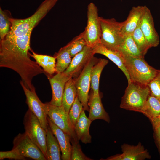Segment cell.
<instances>
[{"mask_svg":"<svg viewBox=\"0 0 160 160\" xmlns=\"http://www.w3.org/2000/svg\"><path fill=\"white\" fill-rule=\"evenodd\" d=\"M31 33L12 39H4L0 42V67L8 68L17 72L25 86L35 89L32 80L35 76L44 72L36 61L30 58Z\"/></svg>","mask_w":160,"mask_h":160,"instance_id":"cell-1","label":"cell"},{"mask_svg":"<svg viewBox=\"0 0 160 160\" xmlns=\"http://www.w3.org/2000/svg\"><path fill=\"white\" fill-rule=\"evenodd\" d=\"M58 1L44 0L34 13L28 18L19 19L10 17V31L4 39H12L31 33L33 28L54 7Z\"/></svg>","mask_w":160,"mask_h":160,"instance_id":"cell-2","label":"cell"},{"mask_svg":"<svg viewBox=\"0 0 160 160\" xmlns=\"http://www.w3.org/2000/svg\"><path fill=\"white\" fill-rule=\"evenodd\" d=\"M128 82L120 107L127 110L140 112L151 94L148 85L131 80Z\"/></svg>","mask_w":160,"mask_h":160,"instance_id":"cell-3","label":"cell"},{"mask_svg":"<svg viewBox=\"0 0 160 160\" xmlns=\"http://www.w3.org/2000/svg\"><path fill=\"white\" fill-rule=\"evenodd\" d=\"M123 56L130 80L148 85L156 76L158 70L150 65L144 58Z\"/></svg>","mask_w":160,"mask_h":160,"instance_id":"cell-4","label":"cell"},{"mask_svg":"<svg viewBox=\"0 0 160 160\" xmlns=\"http://www.w3.org/2000/svg\"><path fill=\"white\" fill-rule=\"evenodd\" d=\"M101 30L100 43L107 48L117 51L122 43L121 34L125 21L119 22L114 18L105 19L100 17Z\"/></svg>","mask_w":160,"mask_h":160,"instance_id":"cell-5","label":"cell"},{"mask_svg":"<svg viewBox=\"0 0 160 160\" xmlns=\"http://www.w3.org/2000/svg\"><path fill=\"white\" fill-rule=\"evenodd\" d=\"M25 132L47 157L46 132L38 118L29 109L24 116ZM47 159V158H46Z\"/></svg>","mask_w":160,"mask_h":160,"instance_id":"cell-6","label":"cell"},{"mask_svg":"<svg viewBox=\"0 0 160 160\" xmlns=\"http://www.w3.org/2000/svg\"><path fill=\"white\" fill-rule=\"evenodd\" d=\"M87 14V23L83 31L84 37L87 45L92 47L100 43L101 36L100 17L97 8L94 3L88 4Z\"/></svg>","mask_w":160,"mask_h":160,"instance_id":"cell-7","label":"cell"},{"mask_svg":"<svg viewBox=\"0 0 160 160\" xmlns=\"http://www.w3.org/2000/svg\"><path fill=\"white\" fill-rule=\"evenodd\" d=\"M99 59L93 56L89 60L79 75L74 79L77 95L85 111L89 112L88 100L91 87V71L93 65Z\"/></svg>","mask_w":160,"mask_h":160,"instance_id":"cell-8","label":"cell"},{"mask_svg":"<svg viewBox=\"0 0 160 160\" xmlns=\"http://www.w3.org/2000/svg\"><path fill=\"white\" fill-rule=\"evenodd\" d=\"M47 114L54 124L64 132L68 134L71 141H79L75 132L74 127L62 105L56 106L48 103Z\"/></svg>","mask_w":160,"mask_h":160,"instance_id":"cell-9","label":"cell"},{"mask_svg":"<svg viewBox=\"0 0 160 160\" xmlns=\"http://www.w3.org/2000/svg\"><path fill=\"white\" fill-rule=\"evenodd\" d=\"M12 149L20 155L35 160H46L38 147L25 133H19L14 139Z\"/></svg>","mask_w":160,"mask_h":160,"instance_id":"cell-10","label":"cell"},{"mask_svg":"<svg viewBox=\"0 0 160 160\" xmlns=\"http://www.w3.org/2000/svg\"><path fill=\"white\" fill-rule=\"evenodd\" d=\"M20 83L25 95L29 109L38 118L43 128L46 129L49 126L47 119V103H44L41 101L35 89H28L21 80Z\"/></svg>","mask_w":160,"mask_h":160,"instance_id":"cell-11","label":"cell"},{"mask_svg":"<svg viewBox=\"0 0 160 160\" xmlns=\"http://www.w3.org/2000/svg\"><path fill=\"white\" fill-rule=\"evenodd\" d=\"M122 153L108 157L105 160H144L150 159L151 156L140 142L136 145L124 144L121 147Z\"/></svg>","mask_w":160,"mask_h":160,"instance_id":"cell-12","label":"cell"},{"mask_svg":"<svg viewBox=\"0 0 160 160\" xmlns=\"http://www.w3.org/2000/svg\"><path fill=\"white\" fill-rule=\"evenodd\" d=\"M95 54L92 47L87 45L73 57L69 65L63 72L73 79L76 78Z\"/></svg>","mask_w":160,"mask_h":160,"instance_id":"cell-13","label":"cell"},{"mask_svg":"<svg viewBox=\"0 0 160 160\" xmlns=\"http://www.w3.org/2000/svg\"><path fill=\"white\" fill-rule=\"evenodd\" d=\"M140 28L150 47L157 46L160 42L159 36L154 26V20L149 9L145 6Z\"/></svg>","mask_w":160,"mask_h":160,"instance_id":"cell-14","label":"cell"},{"mask_svg":"<svg viewBox=\"0 0 160 160\" xmlns=\"http://www.w3.org/2000/svg\"><path fill=\"white\" fill-rule=\"evenodd\" d=\"M71 77L64 72L57 73L53 76H47L52 93V99L49 102L50 104L58 106L62 105V97L66 84Z\"/></svg>","mask_w":160,"mask_h":160,"instance_id":"cell-15","label":"cell"},{"mask_svg":"<svg viewBox=\"0 0 160 160\" xmlns=\"http://www.w3.org/2000/svg\"><path fill=\"white\" fill-rule=\"evenodd\" d=\"M47 119L51 131L60 145L62 153V159L71 160L72 145L70 144V136L54 124L48 116Z\"/></svg>","mask_w":160,"mask_h":160,"instance_id":"cell-16","label":"cell"},{"mask_svg":"<svg viewBox=\"0 0 160 160\" xmlns=\"http://www.w3.org/2000/svg\"><path fill=\"white\" fill-rule=\"evenodd\" d=\"M88 104L89 108L88 118L91 120L100 119L110 122L109 115L104 108L100 95L95 96L92 91L89 94Z\"/></svg>","mask_w":160,"mask_h":160,"instance_id":"cell-17","label":"cell"},{"mask_svg":"<svg viewBox=\"0 0 160 160\" xmlns=\"http://www.w3.org/2000/svg\"><path fill=\"white\" fill-rule=\"evenodd\" d=\"M92 48L95 54L102 55L114 63L124 73L128 82L131 81L124 64L123 56L119 52L108 49L100 43L93 46Z\"/></svg>","mask_w":160,"mask_h":160,"instance_id":"cell-18","label":"cell"},{"mask_svg":"<svg viewBox=\"0 0 160 160\" xmlns=\"http://www.w3.org/2000/svg\"><path fill=\"white\" fill-rule=\"evenodd\" d=\"M145 9V6L133 7L125 21L121 34L123 36L132 35L140 24Z\"/></svg>","mask_w":160,"mask_h":160,"instance_id":"cell-19","label":"cell"},{"mask_svg":"<svg viewBox=\"0 0 160 160\" xmlns=\"http://www.w3.org/2000/svg\"><path fill=\"white\" fill-rule=\"evenodd\" d=\"M92 121L87 117L84 110L75 126V132L78 140L85 144L91 143L92 137L89 133L90 125Z\"/></svg>","mask_w":160,"mask_h":160,"instance_id":"cell-20","label":"cell"},{"mask_svg":"<svg viewBox=\"0 0 160 160\" xmlns=\"http://www.w3.org/2000/svg\"><path fill=\"white\" fill-rule=\"evenodd\" d=\"M46 132L47 157V160H61L60 148L58 141L49 126Z\"/></svg>","mask_w":160,"mask_h":160,"instance_id":"cell-21","label":"cell"},{"mask_svg":"<svg viewBox=\"0 0 160 160\" xmlns=\"http://www.w3.org/2000/svg\"><path fill=\"white\" fill-rule=\"evenodd\" d=\"M140 113L147 117L151 122L153 121L160 116V100L150 94Z\"/></svg>","mask_w":160,"mask_h":160,"instance_id":"cell-22","label":"cell"},{"mask_svg":"<svg viewBox=\"0 0 160 160\" xmlns=\"http://www.w3.org/2000/svg\"><path fill=\"white\" fill-rule=\"evenodd\" d=\"M117 51L123 56L144 58L135 42L132 35L124 36L123 42Z\"/></svg>","mask_w":160,"mask_h":160,"instance_id":"cell-23","label":"cell"},{"mask_svg":"<svg viewBox=\"0 0 160 160\" xmlns=\"http://www.w3.org/2000/svg\"><path fill=\"white\" fill-rule=\"evenodd\" d=\"M108 61L107 59L99 58L97 61L92 67L91 71V87L94 95L98 96L99 81L102 71L108 64Z\"/></svg>","mask_w":160,"mask_h":160,"instance_id":"cell-24","label":"cell"},{"mask_svg":"<svg viewBox=\"0 0 160 160\" xmlns=\"http://www.w3.org/2000/svg\"><path fill=\"white\" fill-rule=\"evenodd\" d=\"M77 96L74 81L71 77L66 84L62 97V105L67 113H68Z\"/></svg>","mask_w":160,"mask_h":160,"instance_id":"cell-25","label":"cell"},{"mask_svg":"<svg viewBox=\"0 0 160 160\" xmlns=\"http://www.w3.org/2000/svg\"><path fill=\"white\" fill-rule=\"evenodd\" d=\"M31 52L32 54H30V56L34 58L36 63L42 67L45 72L49 75L56 72V59L54 56L38 54L32 50Z\"/></svg>","mask_w":160,"mask_h":160,"instance_id":"cell-26","label":"cell"},{"mask_svg":"<svg viewBox=\"0 0 160 160\" xmlns=\"http://www.w3.org/2000/svg\"><path fill=\"white\" fill-rule=\"evenodd\" d=\"M54 56L56 60V73L63 72L68 67L72 60V57L66 46L61 48L58 52L55 54Z\"/></svg>","mask_w":160,"mask_h":160,"instance_id":"cell-27","label":"cell"},{"mask_svg":"<svg viewBox=\"0 0 160 160\" xmlns=\"http://www.w3.org/2000/svg\"><path fill=\"white\" fill-rule=\"evenodd\" d=\"M86 45L83 32L74 37L66 46L71 57H73L81 52Z\"/></svg>","mask_w":160,"mask_h":160,"instance_id":"cell-28","label":"cell"},{"mask_svg":"<svg viewBox=\"0 0 160 160\" xmlns=\"http://www.w3.org/2000/svg\"><path fill=\"white\" fill-rule=\"evenodd\" d=\"M140 24L134 31L132 36L139 50L145 56L151 47L141 30Z\"/></svg>","mask_w":160,"mask_h":160,"instance_id":"cell-29","label":"cell"},{"mask_svg":"<svg viewBox=\"0 0 160 160\" xmlns=\"http://www.w3.org/2000/svg\"><path fill=\"white\" fill-rule=\"evenodd\" d=\"M8 11L3 10L0 8V37L3 39L10 31L11 24Z\"/></svg>","mask_w":160,"mask_h":160,"instance_id":"cell-30","label":"cell"},{"mask_svg":"<svg viewBox=\"0 0 160 160\" xmlns=\"http://www.w3.org/2000/svg\"><path fill=\"white\" fill-rule=\"evenodd\" d=\"M84 110L83 105L77 95L68 113L70 119L74 127Z\"/></svg>","mask_w":160,"mask_h":160,"instance_id":"cell-31","label":"cell"},{"mask_svg":"<svg viewBox=\"0 0 160 160\" xmlns=\"http://www.w3.org/2000/svg\"><path fill=\"white\" fill-rule=\"evenodd\" d=\"M72 144L71 160H92L83 152L79 141H71Z\"/></svg>","mask_w":160,"mask_h":160,"instance_id":"cell-32","label":"cell"},{"mask_svg":"<svg viewBox=\"0 0 160 160\" xmlns=\"http://www.w3.org/2000/svg\"><path fill=\"white\" fill-rule=\"evenodd\" d=\"M148 86L151 94L160 100V69L158 70L156 76L149 83Z\"/></svg>","mask_w":160,"mask_h":160,"instance_id":"cell-33","label":"cell"},{"mask_svg":"<svg viewBox=\"0 0 160 160\" xmlns=\"http://www.w3.org/2000/svg\"><path fill=\"white\" fill-rule=\"evenodd\" d=\"M5 158L17 160H25V158L20 155L17 152L12 149L10 151L0 152V159L2 160Z\"/></svg>","mask_w":160,"mask_h":160,"instance_id":"cell-34","label":"cell"},{"mask_svg":"<svg viewBox=\"0 0 160 160\" xmlns=\"http://www.w3.org/2000/svg\"><path fill=\"white\" fill-rule=\"evenodd\" d=\"M152 125L154 131V138L159 154L160 159V125L158 124Z\"/></svg>","mask_w":160,"mask_h":160,"instance_id":"cell-35","label":"cell"},{"mask_svg":"<svg viewBox=\"0 0 160 160\" xmlns=\"http://www.w3.org/2000/svg\"><path fill=\"white\" fill-rule=\"evenodd\" d=\"M160 121V116L156 119H155L154 121H153L151 122V124L154 122H158V121Z\"/></svg>","mask_w":160,"mask_h":160,"instance_id":"cell-36","label":"cell"},{"mask_svg":"<svg viewBox=\"0 0 160 160\" xmlns=\"http://www.w3.org/2000/svg\"><path fill=\"white\" fill-rule=\"evenodd\" d=\"M151 124L152 125L154 124H158L160 125V121L154 122L152 123Z\"/></svg>","mask_w":160,"mask_h":160,"instance_id":"cell-37","label":"cell"}]
</instances>
